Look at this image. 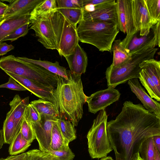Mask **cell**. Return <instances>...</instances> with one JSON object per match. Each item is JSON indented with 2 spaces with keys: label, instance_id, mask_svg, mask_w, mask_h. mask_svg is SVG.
I'll return each instance as SVG.
<instances>
[{
  "label": "cell",
  "instance_id": "cell-26",
  "mask_svg": "<svg viewBox=\"0 0 160 160\" xmlns=\"http://www.w3.org/2000/svg\"><path fill=\"white\" fill-rule=\"evenodd\" d=\"M57 122L63 139L68 144L77 138L74 126L68 120L62 118H58Z\"/></svg>",
  "mask_w": 160,
  "mask_h": 160
},
{
  "label": "cell",
  "instance_id": "cell-37",
  "mask_svg": "<svg viewBox=\"0 0 160 160\" xmlns=\"http://www.w3.org/2000/svg\"><path fill=\"white\" fill-rule=\"evenodd\" d=\"M57 8H83L82 0H56Z\"/></svg>",
  "mask_w": 160,
  "mask_h": 160
},
{
  "label": "cell",
  "instance_id": "cell-52",
  "mask_svg": "<svg viewBox=\"0 0 160 160\" xmlns=\"http://www.w3.org/2000/svg\"><path fill=\"white\" fill-rule=\"evenodd\" d=\"M1 42H0V43Z\"/></svg>",
  "mask_w": 160,
  "mask_h": 160
},
{
  "label": "cell",
  "instance_id": "cell-16",
  "mask_svg": "<svg viewBox=\"0 0 160 160\" xmlns=\"http://www.w3.org/2000/svg\"><path fill=\"white\" fill-rule=\"evenodd\" d=\"M43 0H14L8 5L4 19L30 15L35 7Z\"/></svg>",
  "mask_w": 160,
  "mask_h": 160
},
{
  "label": "cell",
  "instance_id": "cell-7",
  "mask_svg": "<svg viewBox=\"0 0 160 160\" xmlns=\"http://www.w3.org/2000/svg\"><path fill=\"white\" fill-rule=\"evenodd\" d=\"M107 119L106 110H100L88 133V151L92 158L106 157L113 150L107 135Z\"/></svg>",
  "mask_w": 160,
  "mask_h": 160
},
{
  "label": "cell",
  "instance_id": "cell-9",
  "mask_svg": "<svg viewBox=\"0 0 160 160\" xmlns=\"http://www.w3.org/2000/svg\"><path fill=\"white\" fill-rule=\"evenodd\" d=\"M57 119L56 117L42 115L39 121L31 123L40 150L48 152L51 151L50 145L52 127Z\"/></svg>",
  "mask_w": 160,
  "mask_h": 160
},
{
  "label": "cell",
  "instance_id": "cell-21",
  "mask_svg": "<svg viewBox=\"0 0 160 160\" xmlns=\"http://www.w3.org/2000/svg\"><path fill=\"white\" fill-rule=\"evenodd\" d=\"M21 60L40 66L48 71L65 78H68L67 70L66 68L60 66L59 62H54L40 59L35 60L24 57H17Z\"/></svg>",
  "mask_w": 160,
  "mask_h": 160
},
{
  "label": "cell",
  "instance_id": "cell-18",
  "mask_svg": "<svg viewBox=\"0 0 160 160\" xmlns=\"http://www.w3.org/2000/svg\"><path fill=\"white\" fill-rule=\"evenodd\" d=\"M29 97L22 99L18 94H16L9 104L13 118L16 135L20 132L24 118L25 110L28 105Z\"/></svg>",
  "mask_w": 160,
  "mask_h": 160
},
{
  "label": "cell",
  "instance_id": "cell-48",
  "mask_svg": "<svg viewBox=\"0 0 160 160\" xmlns=\"http://www.w3.org/2000/svg\"><path fill=\"white\" fill-rule=\"evenodd\" d=\"M139 152L134 154L131 160H143L140 157Z\"/></svg>",
  "mask_w": 160,
  "mask_h": 160
},
{
  "label": "cell",
  "instance_id": "cell-8",
  "mask_svg": "<svg viewBox=\"0 0 160 160\" xmlns=\"http://www.w3.org/2000/svg\"><path fill=\"white\" fill-rule=\"evenodd\" d=\"M116 1L117 26L119 30L127 34L121 42L126 49L132 37L138 32L134 25L131 0H117Z\"/></svg>",
  "mask_w": 160,
  "mask_h": 160
},
{
  "label": "cell",
  "instance_id": "cell-6",
  "mask_svg": "<svg viewBox=\"0 0 160 160\" xmlns=\"http://www.w3.org/2000/svg\"><path fill=\"white\" fill-rule=\"evenodd\" d=\"M0 68L55 88L58 76L42 67L18 59L11 55L0 58Z\"/></svg>",
  "mask_w": 160,
  "mask_h": 160
},
{
  "label": "cell",
  "instance_id": "cell-35",
  "mask_svg": "<svg viewBox=\"0 0 160 160\" xmlns=\"http://www.w3.org/2000/svg\"><path fill=\"white\" fill-rule=\"evenodd\" d=\"M20 132L23 137L30 143L36 139L31 123L28 122L24 118Z\"/></svg>",
  "mask_w": 160,
  "mask_h": 160
},
{
  "label": "cell",
  "instance_id": "cell-46",
  "mask_svg": "<svg viewBox=\"0 0 160 160\" xmlns=\"http://www.w3.org/2000/svg\"><path fill=\"white\" fill-rule=\"evenodd\" d=\"M4 143L3 134L2 129H0V149L2 147Z\"/></svg>",
  "mask_w": 160,
  "mask_h": 160
},
{
  "label": "cell",
  "instance_id": "cell-44",
  "mask_svg": "<svg viewBox=\"0 0 160 160\" xmlns=\"http://www.w3.org/2000/svg\"><path fill=\"white\" fill-rule=\"evenodd\" d=\"M8 7V5L0 1V22L3 19Z\"/></svg>",
  "mask_w": 160,
  "mask_h": 160
},
{
  "label": "cell",
  "instance_id": "cell-30",
  "mask_svg": "<svg viewBox=\"0 0 160 160\" xmlns=\"http://www.w3.org/2000/svg\"><path fill=\"white\" fill-rule=\"evenodd\" d=\"M31 145L23 137L20 131L10 144L8 152L11 155H16L25 152Z\"/></svg>",
  "mask_w": 160,
  "mask_h": 160
},
{
  "label": "cell",
  "instance_id": "cell-12",
  "mask_svg": "<svg viewBox=\"0 0 160 160\" xmlns=\"http://www.w3.org/2000/svg\"><path fill=\"white\" fill-rule=\"evenodd\" d=\"M134 28L141 36L149 33L153 24L150 19L144 0H131Z\"/></svg>",
  "mask_w": 160,
  "mask_h": 160
},
{
  "label": "cell",
  "instance_id": "cell-3",
  "mask_svg": "<svg viewBox=\"0 0 160 160\" xmlns=\"http://www.w3.org/2000/svg\"><path fill=\"white\" fill-rule=\"evenodd\" d=\"M77 31L80 42L92 45L100 51L111 52L119 30L113 23L82 19L77 27Z\"/></svg>",
  "mask_w": 160,
  "mask_h": 160
},
{
  "label": "cell",
  "instance_id": "cell-20",
  "mask_svg": "<svg viewBox=\"0 0 160 160\" xmlns=\"http://www.w3.org/2000/svg\"><path fill=\"white\" fill-rule=\"evenodd\" d=\"M135 34L132 37L126 48L128 51L132 54L142 48L147 46L155 48L156 46L160 47L152 31L147 35L141 36L138 38Z\"/></svg>",
  "mask_w": 160,
  "mask_h": 160
},
{
  "label": "cell",
  "instance_id": "cell-36",
  "mask_svg": "<svg viewBox=\"0 0 160 160\" xmlns=\"http://www.w3.org/2000/svg\"><path fill=\"white\" fill-rule=\"evenodd\" d=\"M41 115L36 109L30 103L26 108L24 118L30 123L36 122L39 121L41 119Z\"/></svg>",
  "mask_w": 160,
  "mask_h": 160
},
{
  "label": "cell",
  "instance_id": "cell-15",
  "mask_svg": "<svg viewBox=\"0 0 160 160\" xmlns=\"http://www.w3.org/2000/svg\"><path fill=\"white\" fill-rule=\"evenodd\" d=\"M128 84L132 92L141 101L144 108L160 118V103L148 94L140 84L138 79H131L128 80Z\"/></svg>",
  "mask_w": 160,
  "mask_h": 160
},
{
  "label": "cell",
  "instance_id": "cell-24",
  "mask_svg": "<svg viewBox=\"0 0 160 160\" xmlns=\"http://www.w3.org/2000/svg\"><path fill=\"white\" fill-rule=\"evenodd\" d=\"M57 8L56 0H43L35 7L31 13L30 21L37 17L50 14L56 11Z\"/></svg>",
  "mask_w": 160,
  "mask_h": 160
},
{
  "label": "cell",
  "instance_id": "cell-33",
  "mask_svg": "<svg viewBox=\"0 0 160 160\" xmlns=\"http://www.w3.org/2000/svg\"><path fill=\"white\" fill-rule=\"evenodd\" d=\"M139 153L143 160H154L155 152L153 137L148 138L143 142Z\"/></svg>",
  "mask_w": 160,
  "mask_h": 160
},
{
  "label": "cell",
  "instance_id": "cell-43",
  "mask_svg": "<svg viewBox=\"0 0 160 160\" xmlns=\"http://www.w3.org/2000/svg\"><path fill=\"white\" fill-rule=\"evenodd\" d=\"M108 0H82L83 8L85 5L91 4L96 6L107 2Z\"/></svg>",
  "mask_w": 160,
  "mask_h": 160
},
{
  "label": "cell",
  "instance_id": "cell-28",
  "mask_svg": "<svg viewBox=\"0 0 160 160\" xmlns=\"http://www.w3.org/2000/svg\"><path fill=\"white\" fill-rule=\"evenodd\" d=\"M57 120L54 122L52 127L50 145L51 150H61L69 146V144L65 142L63 138Z\"/></svg>",
  "mask_w": 160,
  "mask_h": 160
},
{
  "label": "cell",
  "instance_id": "cell-1",
  "mask_svg": "<svg viewBox=\"0 0 160 160\" xmlns=\"http://www.w3.org/2000/svg\"><path fill=\"white\" fill-rule=\"evenodd\" d=\"M107 131L115 160H131L144 141L160 135V118L141 104L126 101L116 118L107 122Z\"/></svg>",
  "mask_w": 160,
  "mask_h": 160
},
{
  "label": "cell",
  "instance_id": "cell-14",
  "mask_svg": "<svg viewBox=\"0 0 160 160\" xmlns=\"http://www.w3.org/2000/svg\"><path fill=\"white\" fill-rule=\"evenodd\" d=\"M77 27L66 19L65 28L58 51L61 56L65 57L71 54L79 44Z\"/></svg>",
  "mask_w": 160,
  "mask_h": 160
},
{
  "label": "cell",
  "instance_id": "cell-11",
  "mask_svg": "<svg viewBox=\"0 0 160 160\" xmlns=\"http://www.w3.org/2000/svg\"><path fill=\"white\" fill-rule=\"evenodd\" d=\"M116 1L108 0L106 2L95 6L94 10L91 12L82 8V19L108 22L118 25Z\"/></svg>",
  "mask_w": 160,
  "mask_h": 160
},
{
  "label": "cell",
  "instance_id": "cell-47",
  "mask_svg": "<svg viewBox=\"0 0 160 160\" xmlns=\"http://www.w3.org/2000/svg\"><path fill=\"white\" fill-rule=\"evenodd\" d=\"M26 153H22L16 155V157L13 160H25Z\"/></svg>",
  "mask_w": 160,
  "mask_h": 160
},
{
  "label": "cell",
  "instance_id": "cell-39",
  "mask_svg": "<svg viewBox=\"0 0 160 160\" xmlns=\"http://www.w3.org/2000/svg\"><path fill=\"white\" fill-rule=\"evenodd\" d=\"M49 152L60 160H73L75 156L69 146L63 150L60 151L51 150Z\"/></svg>",
  "mask_w": 160,
  "mask_h": 160
},
{
  "label": "cell",
  "instance_id": "cell-45",
  "mask_svg": "<svg viewBox=\"0 0 160 160\" xmlns=\"http://www.w3.org/2000/svg\"><path fill=\"white\" fill-rule=\"evenodd\" d=\"M153 138L154 145L160 153V135L154 136Z\"/></svg>",
  "mask_w": 160,
  "mask_h": 160
},
{
  "label": "cell",
  "instance_id": "cell-50",
  "mask_svg": "<svg viewBox=\"0 0 160 160\" xmlns=\"http://www.w3.org/2000/svg\"><path fill=\"white\" fill-rule=\"evenodd\" d=\"M16 155H11L5 158H0V160H13L16 157Z\"/></svg>",
  "mask_w": 160,
  "mask_h": 160
},
{
  "label": "cell",
  "instance_id": "cell-27",
  "mask_svg": "<svg viewBox=\"0 0 160 160\" xmlns=\"http://www.w3.org/2000/svg\"><path fill=\"white\" fill-rule=\"evenodd\" d=\"M139 80L147 91L150 97L157 101H160V91H159L154 82L142 69L140 72Z\"/></svg>",
  "mask_w": 160,
  "mask_h": 160
},
{
  "label": "cell",
  "instance_id": "cell-41",
  "mask_svg": "<svg viewBox=\"0 0 160 160\" xmlns=\"http://www.w3.org/2000/svg\"><path fill=\"white\" fill-rule=\"evenodd\" d=\"M14 47L12 45L1 42L0 43V56L6 54L8 52L13 50Z\"/></svg>",
  "mask_w": 160,
  "mask_h": 160
},
{
  "label": "cell",
  "instance_id": "cell-31",
  "mask_svg": "<svg viewBox=\"0 0 160 160\" xmlns=\"http://www.w3.org/2000/svg\"><path fill=\"white\" fill-rule=\"evenodd\" d=\"M57 10L70 23L75 26L83 19L82 8H57Z\"/></svg>",
  "mask_w": 160,
  "mask_h": 160
},
{
  "label": "cell",
  "instance_id": "cell-17",
  "mask_svg": "<svg viewBox=\"0 0 160 160\" xmlns=\"http://www.w3.org/2000/svg\"><path fill=\"white\" fill-rule=\"evenodd\" d=\"M64 57L71 71L80 75L86 72L88 63V56L79 44L71 54Z\"/></svg>",
  "mask_w": 160,
  "mask_h": 160
},
{
  "label": "cell",
  "instance_id": "cell-22",
  "mask_svg": "<svg viewBox=\"0 0 160 160\" xmlns=\"http://www.w3.org/2000/svg\"><path fill=\"white\" fill-rule=\"evenodd\" d=\"M139 67L147 74L160 91V61L154 58L149 59L142 61Z\"/></svg>",
  "mask_w": 160,
  "mask_h": 160
},
{
  "label": "cell",
  "instance_id": "cell-19",
  "mask_svg": "<svg viewBox=\"0 0 160 160\" xmlns=\"http://www.w3.org/2000/svg\"><path fill=\"white\" fill-rule=\"evenodd\" d=\"M30 15L4 19L0 22V42L12 33L17 29L25 24H30Z\"/></svg>",
  "mask_w": 160,
  "mask_h": 160
},
{
  "label": "cell",
  "instance_id": "cell-23",
  "mask_svg": "<svg viewBox=\"0 0 160 160\" xmlns=\"http://www.w3.org/2000/svg\"><path fill=\"white\" fill-rule=\"evenodd\" d=\"M120 39L115 40L112 46L111 52H113V58L111 65L113 66L121 64L128 59L131 55L122 45Z\"/></svg>",
  "mask_w": 160,
  "mask_h": 160
},
{
  "label": "cell",
  "instance_id": "cell-5",
  "mask_svg": "<svg viewBox=\"0 0 160 160\" xmlns=\"http://www.w3.org/2000/svg\"><path fill=\"white\" fill-rule=\"evenodd\" d=\"M66 18L57 10L30 21L38 41L46 48L58 50L65 24Z\"/></svg>",
  "mask_w": 160,
  "mask_h": 160
},
{
  "label": "cell",
  "instance_id": "cell-42",
  "mask_svg": "<svg viewBox=\"0 0 160 160\" xmlns=\"http://www.w3.org/2000/svg\"><path fill=\"white\" fill-rule=\"evenodd\" d=\"M160 21H159L156 24L153 25L150 29L152 31L159 45H160Z\"/></svg>",
  "mask_w": 160,
  "mask_h": 160
},
{
  "label": "cell",
  "instance_id": "cell-38",
  "mask_svg": "<svg viewBox=\"0 0 160 160\" xmlns=\"http://www.w3.org/2000/svg\"><path fill=\"white\" fill-rule=\"evenodd\" d=\"M29 24H25L17 29L12 33L4 38L2 42L6 41L12 42L19 38L26 35L28 32Z\"/></svg>",
  "mask_w": 160,
  "mask_h": 160
},
{
  "label": "cell",
  "instance_id": "cell-29",
  "mask_svg": "<svg viewBox=\"0 0 160 160\" xmlns=\"http://www.w3.org/2000/svg\"><path fill=\"white\" fill-rule=\"evenodd\" d=\"M3 132L4 143L10 144L16 136L13 115L11 110L7 113L3 123Z\"/></svg>",
  "mask_w": 160,
  "mask_h": 160
},
{
  "label": "cell",
  "instance_id": "cell-13",
  "mask_svg": "<svg viewBox=\"0 0 160 160\" xmlns=\"http://www.w3.org/2000/svg\"><path fill=\"white\" fill-rule=\"evenodd\" d=\"M5 72L37 97L55 104V99L53 95L54 88H53L23 77L8 72Z\"/></svg>",
  "mask_w": 160,
  "mask_h": 160
},
{
  "label": "cell",
  "instance_id": "cell-10",
  "mask_svg": "<svg viewBox=\"0 0 160 160\" xmlns=\"http://www.w3.org/2000/svg\"><path fill=\"white\" fill-rule=\"evenodd\" d=\"M121 94L114 88L98 91L89 96H87L88 111L95 114L98 111L104 110L108 106L118 101Z\"/></svg>",
  "mask_w": 160,
  "mask_h": 160
},
{
  "label": "cell",
  "instance_id": "cell-51",
  "mask_svg": "<svg viewBox=\"0 0 160 160\" xmlns=\"http://www.w3.org/2000/svg\"><path fill=\"white\" fill-rule=\"evenodd\" d=\"M99 160H113L112 157L109 156L102 158Z\"/></svg>",
  "mask_w": 160,
  "mask_h": 160
},
{
  "label": "cell",
  "instance_id": "cell-32",
  "mask_svg": "<svg viewBox=\"0 0 160 160\" xmlns=\"http://www.w3.org/2000/svg\"><path fill=\"white\" fill-rule=\"evenodd\" d=\"M150 19L153 24L160 21V0H144Z\"/></svg>",
  "mask_w": 160,
  "mask_h": 160
},
{
  "label": "cell",
  "instance_id": "cell-25",
  "mask_svg": "<svg viewBox=\"0 0 160 160\" xmlns=\"http://www.w3.org/2000/svg\"><path fill=\"white\" fill-rule=\"evenodd\" d=\"M30 104L36 109L41 115H45L58 118V111L53 102L39 99L32 101Z\"/></svg>",
  "mask_w": 160,
  "mask_h": 160
},
{
  "label": "cell",
  "instance_id": "cell-2",
  "mask_svg": "<svg viewBox=\"0 0 160 160\" xmlns=\"http://www.w3.org/2000/svg\"><path fill=\"white\" fill-rule=\"evenodd\" d=\"M68 78L58 76L53 91L58 118H62L77 126L82 118L83 106L86 102L81 78V75L67 70Z\"/></svg>",
  "mask_w": 160,
  "mask_h": 160
},
{
  "label": "cell",
  "instance_id": "cell-4",
  "mask_svg": "<svg viewBox=\"0 0 160 160\" xmlns=\"http://www.w3.org/2000/svg\"><path fill=\"white\" fill-rule=\"evenodd\" d=\"M158 49L147 46L131 54L126 61L116 66L111 65L107 69L106 78L108 88H114L131 79L139 78V64L143 61L153 58Z\"/></svg>",
  "mask_w": 160,
  "mask_h": 160
},
{
  "label": "cell",
  "instance_id": "cell-34",
  "mask_svg": "<svg viewBox=\"0 0 160 160\" xmlns=\"http://www.w3.org/2000/svg\"><path fill=\"white\" fill-rule=\"evenodd\" d=\"M25 160H60L51 153L38 149H33L25 152Z\"/></svg>",
  "mask_w": 160,
  "mask_h": 160
},
{
  "label": "cell",
  "instance_id": "cell-49",
  "mask_svg": "<svg viewBox=\"0 0 160 160\" xmlns=\"http://www.w3.org/2000/svg\"><path fill=\"white\" fill-rule=\"evenodd\" d=\"M155 153L154 160H160V153L155 146Z\"/></svg>",
  "mask_w": 160,
  "mask_h": 160
},
{
  "label": "cell",
  "instance_id": "cell-40",
  "mask_svg": "<svg viewBox=\"0 0 160 160\" xmlns=\"http://www.w3.org/2000/svg\"><path fill=\"white\" fill-rule=\"evenodd\" d=\"M5 88L17 91H26L27 89L21 85L17 83L12 78L9 76L8 81L7 83L0 85V88Z\"/></svg>",
  "mask_w": 160,
  "mask_h": 160
}]
</instances>
